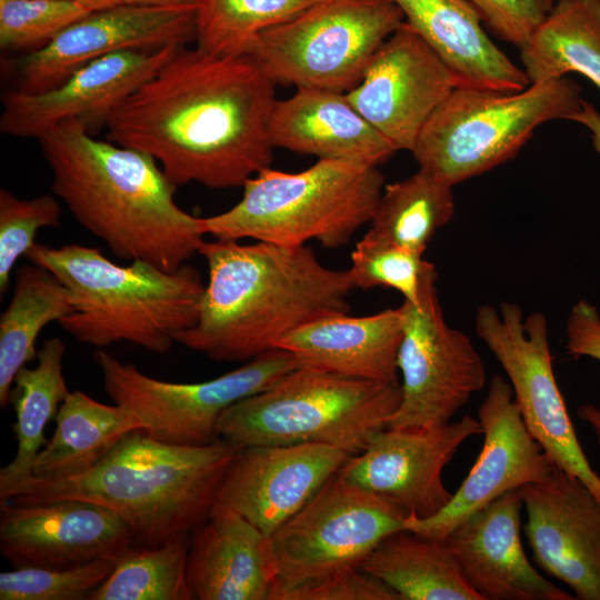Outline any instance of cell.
Returning a JSON list of instances; mask_svg holds the SVG:
<instances>
[{
  "instance_id": "1",
  "label": "cell",
  "mask_w": 600,
  "mask_h": 600,
  "mask_svg": "<svg viewBox=\"0 0 600 600\" xmlns=\"http://www.w3.org/2000/svg\"><path fill=\"white\" fill-rule=\"evenodd\" d=\"M276 102L249 56L181 47L110 113L107 139L150 154L177 187H242L271 164Z\"/></svg>"
},
{
  "instance_id": "2",
  "label": "cell",
  "mask_w": 600,
  "mask_h": 600,
  "mask_svg": "<svg viewBox=\"0 0 600 600\" xmlns=\"http://www.w3.org/2000/svg\"><path fill=\"white\" fill-rule=\"evenodd\" d=\"M38 142L53 194L114 256L174 271L199 253L202 218L178 206L177 186L150 154L96 139L78 119L58 123Z\"/></svg>"
},
{
  "instance_id": "3",
  "label": "cell",
  "mask_w": 600,
  "mask_h": 600,
  "mask_svg": "<svg viewBox=\"0 0 600 600\" xmlns=\"http://www.w3.org/2000/svg\"><path fill=\"white\" fill-rule=\"evenodd\" d=\"M208 281L196 323L177 342L220 362H247L294 329L349 313V271L306 246L214 239L199 250Z\"/></svg>"
},
{
  "instance_id": "4",
  "label": "cell",
  "mask_w": 600,
  "mask_h": 600,
  "mask_svg": "<svg viewBox=\"0 0 600 600\" xmlns=\"http://www.w3.org/2000/svg\"><path fill=\"white\" fill-rule=\"evenodd\" d=\"M239 450L221 438L203 446L170 444L138 429L87 472L59 480L32 478L9 502L96 503L127 523L136 546H160L190 536L209 518Z\"/></svg>"
},
{
  "instance_id": "5",
  "label": "cell",
  "mask_w": 600,
  "mask_h": 600,
  "mask_svg": "<svg viewBox=\"0 0 600 600\" xmlns=\"http://www.w3.org/2000/svg\"><path fill=\"white\" fill-rule=\"evenodd\" d=\"M26 258L70 291L72 311L59 324L81 343L103 349L129 342L164 354L197 321L206 283L188 263L174 271L143 260L122 266L78 243L36 242Z\"/></svg>"
},
{
  "instance_id": "6",
  "label": "cell",
  "mask_w": 600,
  "mask_h": 600,
  "mask_svg": "<svg viewBox=\"0 0 600 600\" xmlns=\"http://www.w3.org/2000/svg\"><path fill=\"white\" fill-rule=\"evenodd\" d=\"M383 188L378 167L361 162L318 159L299 172L268 167L243 183L232 208L202 218L203 230L222 240L284 246L314 240L338 249L370 222Z\"/></svg>"
},
{
  "instance_id": "7",
  "label": "cell",
  "mask_w": 600,
  "mask_h": 600,
  "mask_svg": "<svg viewBox=\"0 0 600 600\" xmlns=\"http://www.w3.org/2000/svg\"><path fill=\"white\" fill-rule=\"evenodd\" d=\"M400 400V383L298 367L224 410L217 433L240 448L320 443L358 454L387 428Z\"/></svg>"
},
{
  "instance_id": "8",
  "label": "cell",
  "mask_w": 600,
  "mask_h": 600,
  "mask_svg": "<svg viewBox=\"0 0 600 600\" xmlns=\"http://www.w3.org/2000/svg\"><path fill=\"white\" fill-rule=\"evenodd\" d=\"M582 101L580 86L568 77L513 92L456 87L411 153L419 168L453 187L516 157L539 126L572 121Z\"/></svg>"
},
{
  "instance_id": "9",
  "label": "cell",
  "mask_w": 600,
  "mask_h": 600,
  "mask_svg": "<svg viewBox=\"0 0 600 600\" xmlns=\"http://www.w3.org/2000/svg\"><path fill=\"white\" fill-rule=\"evenodd\" d=\"M403 22L393 0H318L263 31L248 56L276 84L348 92Z\"/></svg>"
},
{
  "instance_id": "10",
  "label": "cell",
  "mask_w": 600,
  "mask_h": 600,
  "mask_svg": "<svg viewBox=\"0 0 600 600\" xmlns=\"http://www.w3.org/2000/svg\"><path fill=\"white\" fill-rule=\"evenodd\" d=\"M94 361L111 400L132 410L152 438L177 446L213 442L224 410L300 367L288 351L271 349L211 380L170 382L152 378L102 349L94 352Z\"/></svg>"
},
{
  "instance_id": "11",
  "label": "cell",
  "mask_w": 600,
  "mask_h": 600,
  "mask_svg": "<svg viewBox=\"0 0 600 600\" xmlns=\"http://www.w3.org/2000/svg\"><path fill=\"white\" fill-rule=\"evenodd\" d=\"M474 326L504 370L521 417L553 464L580 479L600 500V476L579 442L557 383L543 313L523 316L512 302L482 304Z\"/></svg>"
},
{
  "instance_id": "12",
  "label": "cell",
  "mask_w": 600,
  "mask_h": 600,
  "mask_svg": "<svg viewBox=\"0 0 600 600\" xmlns=\"http://www.w3.org/2000/svg\"><path fill=\"white\" fill-rule=\"evenodd\" d=\"M406 517L391 502L337 472L270 536L272 588L359 568L387 536L404 529Z\"/></svg>"
},
{
  "instance_id": "13",
  "label": "cell",
  "mask_w": 600,
  "mask_h": 600,
  "mask_svg": "<svg viewBox=\"0 0 600 600\" xmlns=\"http://www.w3.org/2000/svg\"><path fill=\"white\" fill-rule=\"evenodd\" d=\"M437 272L426 281L421 301L403 300V337L397 366L401 400L387 428H433L451 418L486 386L482 358L471 339L450 327L437 292Z\"/></svg>"
},
{
  "instance_id": "14",
  "label": "cell",
  "mask_w": 600,
  "mask_h": 600,
  "mask_svg": "<svg viewBox=\"0 0 600 600\" xmlns=\"http://www.w3.org/2000/svg\"><path fill=\"white\" fill-rule=\"evenodd\" d=\"M478 420L483 446L461 486L437 514L426 519L408 514L404 529L444 540L463 520L499 497L551 476L556 466L528 430L503 377L491 378Z\"/></svg>"
},
{
  "instance_id": "15",
  "label": "cell",
  "mask_w": 600,
  "mask_h": 600,
  "mask_svg": "<svg viewBox=\"0 0 600 600\" xmlns=\"http://www.w3.org/2000/svg\"><path fill=\"white\" fill-rule=\"evenodd\" d=\"M197 7L122 2L89 12L44 47L14 61L17 89L49 90L82 66L114 52L186 47L196 40Z\"/></svg>"
},
{
  "instance_id": "16",
  "label": "cell",
  "mask_w": 600,
  "mask_h": 600,
  "mask_svg": "<svg viewBox=\"0 0 600 600\" xmlns=\"http://www.w3.org/2000/svg\"><path fill=\"white\" fill-rule=\"evenodd\" d=\"M458 87L442 58L406 21L346 92L358 112L399 150L411 152L433 112Z\"/></svg>"
},
{
  "instance_id": "17",
  "label": "cell",
  "mask_w": 600,
  "mask_h": 600,
  "mask_svg": "<svg viewBox=\"0 0 600 600\" xmlns=\"http://www.w3.org/2000/svg\"><path fill=\"white\" fill-rule=\"evenodd\" d=\"M477 434H482L481 424L469 416L433 428H386L338 473L407 516L430 518L452 497L442 480L444 467Z\"/></svg>"
},
{
  "instance_id": "18",
  "label": "cell",
  "mask_w": 600,
  "mask_h": 600,
  "mask_svg": "<svg viewBox=\"0 0 600 600\" xmlns=\"http://www.w3.org/2000/svg\"><path fill=\"white\" fill-rule=\"evenodd\" d=\"M352 456L320 443L240 448L223 477L212 510H231L270 537Z\"/></svg>"
},
{
  "instance_id": "19",
  "label": "cell",
  "mask_w": 600,
  "mask_h": 600,
  "mask_svg": "<svg viewBox=\"0 0 600 600\" xmlns=\"http://www.w3.org/2000/svg\"><path fill=\"white\" fill-rule=\"evenodd\" d=\"M133 544L127 523L96 503H0V552L12 568H73L118 559Z\"/></svg>"
},
{
  "instance_id": "20",
  "label": "cell",
  "mask_w": 600,
  "mask_h": 600,
  "mask_svg": "<svg viewBox=\"0 0 600 600\" xmlns=\"http://www.w3.org/2000/svg\"><path fill=\"white\" fill-rule=\"evenodd\" d=\"M533 560L579 600H600V500L578 478L554 468L519 489Z\"/></svg>"
},
{
  "instance_id": "21",
  "label": "cell",
  "mask_w": 600,
  "mask_h": 600,
  "mask_svg": "<svg viewBox=\"0 0 600 600\" xmlns=\"http://www.w3.org/2000/svg\"><path fill=\"white\" fill-rule=\"evenodd\" d=\"M179 48L114 52L82 66L49 90L36 93L18 89L7 91L1 98L0 131L38 140L69 119L82 121L88 129L93 123L106 124L110 113Z\"/></svg>"
},
{
  "instance_id": "22",
  "label": "cell",
  "mask_w": 600,
  "mask_h": 600,
  "mask_svg": "<svg viewBox=\"0 0 600 600\" xmlns=\"http://www.w3.org/2000/svg\"><path fill=\"white\" fill-rule=\"evenodd\" d=\"M519 490L472 513L444 539L462 574L483 600H574L539 573L520 537Z\"/></svg>"
},
{
  "instance_id": "23",
  "label": "cell",
  "mask_w": 600,
  "mask_h": 600,
  "mask_svg": "<svg viewBox=\"0 0 600 600\" xmlns=\"http://www.w3.org/2000/svg\"><path fill=\"white\" fill-rule=\"evenodd\" d=\"M274 576L270 537L231 510H211L190 534L192 600H269Z\"/></svg>"
},
{
  "instance_id": "24",
  "label": "cell",
  "mask_w": 600,
  "mask_h": 600,
  "mask_svg": "<svg viewBox=\"0 0 600 600\" xmlns=\"http://www.w3.org/2000/svg\"><path fill=\"white\" fill-rule=\"evenodd\" d=\"M402 337L403 312L399 307L361 317H322L283 336L274 349L291 353L300 367L398 384Z\"/></svg>"
},
{
  "instance_id": "25",
  "label": "cell",
  "mask_w": 600,
  "mask_h": 600,
  "mask_svg": "<svg viewBox=\"0 0 600 600\" xmlns=\"http://www.w3.org/2000/svg\"><path fill=\"white\" fill-rule=\"evenodd\" d=\"M269 136L273 148L376 167L398 151L346 92L327 89L298 88L291 97L277 100Z\"/></svg>"
},
{
  "instance_id": "26",
  "label": "cell",
  "mask_w": 600,
  "mask_h": 600,
  "mask_svg": "<svg viewBox=\"0 0 600 600\" xmlns=\"http://www.w3.org/2000/svg\"><path fill=\"white\" fill-rule=\"evenodd\" d=\"M404 21L442 58L458 87L521 91L530 81L488 37L468 0H393Z\"/></svg>"
},
{
  "instance_id": "27",
  "label": "cell",
  "mask_w": 600,
  "mask_h": 600,
  "mask_svg": "<svg viewBox=\"0 0 600 600\" xmlns=\"http://www.w3.org/2000/svg\"><path fill=\"white\" fill-rule=\"evenodd\" d=\"M56 429L33 463V478L59 480L87 472L128 433L143 429L140 418L120 404H106L70 391L54 417Z\"/></svg>"
},
{
  "instance_id": "28",
  "label": "cell",
  "mask_w": 600,
  "mask_h": 600,
  "mask_svg": "<svg viewBox=\"0 0 600 600\" xmlns=\"http://www.w3.org/2000/svg\"><path fill=\"white\" fill-rule=\"evenodd\" d=\"M64 352L60 338L47 339L37 352L36 367L24 366L14 376L9 402L16 413L18 446L14 458L0 470V503L33 478L34 460L48 442L44 429L70 393L63 376Z\"/></svg>"
},
{
  "instance_id": "29",
  "label": "cell",
  "mask_w": 600,
  "mask_h": 600,
  "mask_svg": "<svg viewBox=\"0 0 600 600\" xmlns=\"http://www.w3.org/2000/svg\"><path fill=\"white\" fill-rule=\"evenodd\" d=\"M359 569L394 590L400 600H483L444 540L407 529L387 536Z\"/></svg>"
},
{
  "instance_id": "30",
  "label": "cell",
  "mask_w": 600,
  "mask_h": 600,
  "mask_svg": "<svg viewBox=\"0 0 600 600\" xmlns=\"http://www.w3.org/2000/svg\"><path fill=\"white\" fill-rule=\"evenodd\" d=\"M520 51L530 83L577 72L600 90V0H559Z\"/></svg>"
},
{
  "instance_id": "31",
  "label": "cell",
  "mask_w": 600,
  "mask_h": 600,
  "mask_svg": "<svg viewBox=\"0 0 600 600\" xmlns=\"http://www.w3.org/2000/svg\"><path fill=\"white\" fill-rule=\"evenodd\" d=\"M72 311L68 288L48 269L21 266L11 300L0 317V407L9 403L16 373L37 358L36 341L42 329Z\"/></svg>"
},
{
  "instance_id": "32",
  "label": "cell",
  "mask_w": 600,
  "mask_h": 600,
  "mask_svg": "<svg viewBox=\"0 0 600 600\" xmlns=\"http://www.w3.org/2000/svg\"><path fill=\"white\" fill-rule=\"evenodd\" d=\"M452 188L421 168L384 186L368 232L424 253L437 231L454 214Z\"/></svg>"
},
{
  "instance_id": "33",
  "label": "cell",
  "mask_w": 600,
  "mask_h": 600,
  "mask_svg": "<svg viewBox=\"0 0 600 600\" xmlns=\"http://www.w3.org/2000/svg\"><path fill=\"white\" fill-rule=\"evenodd\" d=\"M190 536L163 544H133L89 600H192L187 580Z\"/></svg>"
},
{
  "instance_id": "34",
  "label": "cell",
  "mask_w": 600,
  "mask_h": 600,
  "mask_svg": "<svg viewBox=\"0 0 600 600\" xmlns=\"http://www.w3.org/2000/svg\"><path fill=\"white\" fill-rule=\"evenodd\" d=\"M318 0H200L197 47L220 56H248L257 38Z\"/></svg>"
},
{
  "instance_id": "35",
  "label": "cell",
  "mask_w": 600,
  "mask_h": 600,
  "mask_svg": "<svg viewBox=\"0 0 600 600\" xmlns=\"http://www.w3.org/2000/svg\"><path fill=\"white\" fill-rule=\"evenodd\" d=\"M348 271L354 289L391 288L414 306L420 304L426 281L437 272L423 253L368 231L356 243Z\"/></svg>"
},
{
  "instance_id": "36",
  "label": "cell",
  "mask_w": 600,
  "mask_h": 600,
  "mask_svg": "<svg viewBox=\"0 0 600 600\" xmlns=\"http://www.w3.org/2000/svg\"><path fill=\"white\" fill-rule=\"evenodd\" d=\"M118 559L73 568H12L0 573V600H89Z\"/></svg>"
},
{
  "instance_id": "37",
  "label": "cell",
  "mask_w": 600,
  "mask_h": 600,
  "mask_svg": "<svg viewBox=\"0 0 600 600\" xmlns=\"http://www.w3.org/2000/svg\"><path fill=\"white\" fill-rule=\"evenodd\" d=\"M61 226V203L53 193L20 199L0 190V294L8 291L12 270L36 243L42 228Z\"/></svg>"
},
{
  "instance_id": "38",
  "label": "cell",
  "mask_w": 600,
  "mask_h": 600,
  "mask_svg": "<svg viewBox=\"0 0 600 600\" xmlns=\"http://www.w3.org/2000/svg\"><path fill=\"white\" fill-rule=\"evenodd\" d=\"M89 12L61 0H0V48L36 51Z\"/></svg>"
},
{
  "instance_id": "39",
  "label": "cell",
  "mask_w": 600,
  "mask_h": 600,
  "mask_svg": "<svg viewBox=\"0 0 600 600\" xmlns=\"http://www.w3.org/2000/svg\"><path fill=\"white\" fill-rule=\"evenodd\" d=\"M269 600H400V597L361 569L347 568L272 588Z\"/></svg>"
},
{
  "instance_id": "40",
  "label": "cell",
  "mask_w": 600,
  "mask_h": 600,
  "mask_svg": "<svg viewBox=\"0 0 600 600\" xmlns=\"http://www.w3.org/2000/svg\"><path fill=\"white\" fill-rule=\"evenodd\" d=\"M468 1L497 37L520 50L553 7V0Z\"/></svg>"
},
{
  "instance_id": "41",
  "label": "cell",
  "mask_w": 600,
  "mask_h": 600,
  "mask_svg": "<svg viewBox=\"0 0 600 600\" xmlns=\"http://www.w3.org/2000/svg\"><path fill=\"white\" fill-rule=\"evenodd\" d=\"M566 349L571 357L600 363V313L588 300L577 301L567 317Z\"/></svg>"
},
{
  "instance_id": "42",
  "label": "cell",
  "mask_w": 600,
  "mask_h": 600,
  "mask_svg": "<svg viewBox=\"0 0 600 600\" xmlns=\"http://www.w3.org/2000/svg\"><path fill=\"white\" fill-rule=\"evenodd\" d=\"M572 121L586 127L591 134L593 149L600 156V112L589 101L583 100L581 110L573 117Z\"/></svg>"
},
{
  "instance_id": "43",
  "label": "cell",
  "mask_w": 600,
  "mask_h": 600,
  "mask_svg": "<svg viewBox=\"0 0 600 600\" xmlns=\"http://www.w3.org/2000/svg\"><path fill=\"white\" fill-rule=\"evenodd\" d=\"M578 417L593 431L600 446V408L592 403H586L578 408Z\"/></svg>"
},
{
  "instance_id": "44",
  "label": "cell",
  "mask_w": 600,
  "mask_h": 600,
  "mask_svg": "<svg viewBox=\"0 0 600 600\" xmlns=\"http://www.w3.org/2000/svg\"><path fill=\"white\" fill-rule=\"evenodd\" d=\"M72 3H77L88 9L89 11H97L107 9L123 2V0H61Z\"/></svg>"
},
{
  "instance_id": "45",
  "label": "cell",
  "mask_w": 600,
  "mask_h": 600,
  "mask_svg": "<svg viewBox=\"0 0 600 600\" xmlns=\"http://www.w3.org/2000/svg\"><path fill=\"white\" fill-rule=\"evenodd\" d=\"M123 2L140 6H184L198 4L200 0H123Z\"/></svg>"
}]
</instances>
